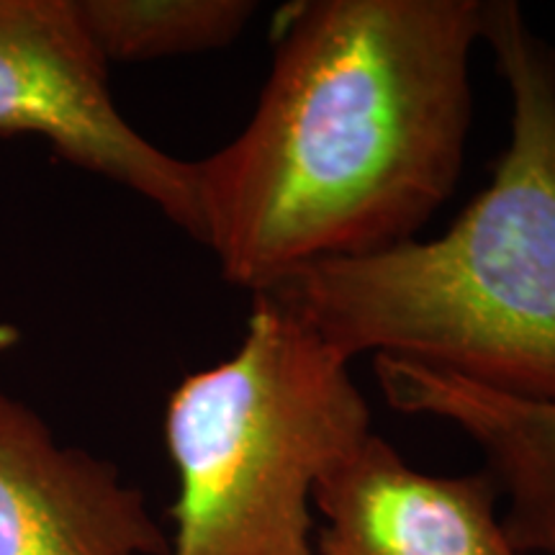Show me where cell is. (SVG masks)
<instances>
[{
  "instance_id": "cell-1",
  "label": "cell",
  "mask_w": 555,
  "mask_h": 555,
  "mask_svg": "<svg viewBox=\"0 0 555 555\" xmlns=\"http://www.w3.org/2000/svg\"><path fill=\"white\" fill-rule=\"evenodd\" d=\"M483 0H301L232 142L193 159L198 240L253 296L416 240L453 196Z\"/></svg>"
},
{
  "instance_id": "cell-2",
  "label": "cell",
  "mask_w": 555,
  "mask_h": 555,
  "mask_svg": "<svg viewBox=\"0 0 555 555\" xmlns=\"http://www.w3.org/2000/svg\"><path fill=\"white\" fill-rule=\"evenodd\" d=\"M512 99L491 183L435 240L324 260L266 291L339 356H391L555 406V47L512 0H483Z\"/></svg>"
},
{
  "instance_id": "cell-3",
  "label": "cell",
  "mask_w": 555,
  "mask_h": 555,
  "mask_svg": "<svg viewBox=\"0 0 555 555\" xmlns=\"http://www.w3.org/2000/svg\"><path fill=\"white\" fill-rule=\"evenodd\" d=\"M163 429L168 555H314V486L373 433L350 360L275 294L253 296L232 356L180 378Z\"/></svg>"
},
{
  "instance_id": "cell-4",
  "label": "cell",
  "mask_w": 555,
  "mask_h": 555,
  "mask_svg": "<svg viewBox=\"0 0 555 555\" xmlns=\"http://www.w3.org/2000/svg\"><path fill=\"white\" fill-rule=\"evenodd\" d=\"M0 137L44 139L62 163L150 201L198 240L193 163L127 121L75 0H0Z\"/></svg>"
},
{
  "instance_id": "cell-5",
  "label": "cell",
  "mask_w": 555,
  "mask_h": 555,
  "mask_svg": "<svg viewBox=\"0 0 555 555\" xmlns=\"http://www.w3.org/2000/svg\"><path fill=\"white\" fill-rule=\"evenodd\" d=\"M147 494L0 393V555H168Z\"/></svg>"
},
{
  "instance_id": "cell-6",
  "label": "cell",
  "mask_w": 555,
  "mask_h": 555,
  "mask_svg": "<svg viewBox=\"0 0 555 555\" xmlns=\"http://www.w3.org/2000/svg\"><path fill=\"white\" fill-rule=\"evenodd\" d=\"M486 470L433 476L386 437L365 435L314 486V555H522L496 512Z\"/></svg>"
},
{
  "instance_id": "cell-7",
  "label": "cell",
  "mask_w": 555,
  "mask_h": 555,
  "mask_svg": "<svg viewBox=\"0 0 555 555\" xmlns=\"http://www.w3.org/2000/svg\"><path fill=\"white\" fill-rule=\"evenodd\" d=\"M386 404L461 429L486 457V474L506 496V538L522 555H555V406L489 391L453 373L376 356Z\"/></svg>"
},
{
  "instance_id": "cell-8",
  "label": "cell",
  "mask_w": 555,
  "mask_h": 555,
  "mask_svg": "<svg viewBox=\"0 0 555 555\" xmlns=\"http://www.w3.org/2000/svg\"><path fill=\"white\" fill-rule=\"evenodd\" d=\"M75 5L108 67L224 50L258 13L253 0H75Z\"/></svg>"
}]
</instances>
